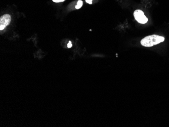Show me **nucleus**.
<instances>
[{
	"mask_svg": "<svg viewBox=\"0 0 169 127\" xmlns=\"http://www.w3.org/2000/svg\"><path fill=\"white\" fill-rule=\"evenodd\" d=\"M164 40V37L156 35H153L149 36L142 39L141 41V44L144 47H150L163 42Z\"/></svg>",
	"mask_w": 169,
	"mask_h": 127,
	"instance_id": "nucleus-1",
	"label": "nucleus"
},
{
	"mask_svg": "<svg viewBox=\"0 0 169 127\" xmlns=\"http://www.w3.org/2000/svg\"><path fill=\"white\" fill-rule=\"evenodd\" d=\"M134 16L136 20L141 24H145L148 21V18L145 16L143 12L141 10H135L134 12Z\"/></svg>",
	"mask_w": 169,
	"mask_h": 127,
	"instance_id": "nucleus-2",
	"label": "nucleus"
},
{
	"mask_svg": "<svg viewBox=\"0 0 169 127\" xmlns=\"http://www.w3.org/2000/svg\"><path fill=\"white\" fill-rule=\"evenodd\" d=\"M11 17L9 14L4 15L0 18V29L3 30L11 22Z\"/></svg>",
	"mask_w": 169,
	"mask_h": 127,
	"instance_id": "nucleus-3",
	"label": "nucleus"
},
{
	"mask_svg": "<svg viewBox=\"0 0 169 127\" xmlns=\"http://www.w3.org/2000/svg\"><path fill=\"white\" fill-rule=\"evenodd\" d=\"M83 5V2L82 1H81V0H79L77 2V5L76 6V8L77 9H79L80 8H81L82 6Z\"/></svg>",
	"mask_w": 169,
	"mask_h": 127,
	"instance_id": "nucleus-4",
	"label": "nucleus"
},
{
	"mask_svg": "<svg viewBox=\"0 0 169 127\" xmlns=\"http://www.w3.org/2000/svg\"><path fill=\"white\" fill-rule=\"evenodd\" d=\"M72 46H73V44H72L71 41H69L68 44H67V47L69 48H71L72 47Z\"/></svg>",
	"mask_w": 169,
	"mask_h": 127,
	"instance_id": "nucleus-5",
	"label": "nucleus"
},
{
	"mask_svg": "<svg viewBox=\"0 0 169 127\" xmlns=\"http://www.w3.org/2000/svg\"><path fill=\"white\" fill-rule=\"evenodd\" d=\"M52 1L55 3H59V2H64L65 0H52Z\"/></svg>",
	"mask_w": 169,
	"mask_h": 127,
	"instance_id": "nucleus-6",
	"label": "nucleus"
},
{
	"mask_svg": "<svg viewBox=\"0 0 169 127\" xmlns=\"http://www.w3.org/2000/svg\"><path fill=\"white\" fill-rule=\"evenodd\" d=\"M86 2H87V3L89 4H92V0H86Z\"/></svg>",
	"mask_w": 169,
	"mask_h": 127,
	"instance_id": "nucleus-7",
	"label": "nucleus"
}]
</instances>
